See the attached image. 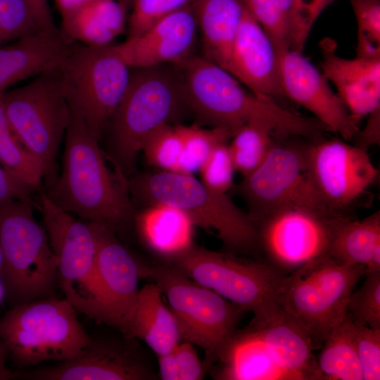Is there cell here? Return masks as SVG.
I'll list each match as a JSON object with an SVG mask.
<instances>
[{
	"mask_svg": "<svg viewBox=\"0 0 380 380\" xmlns=\"http://www.w3.org/2000/svg\"><path fill=\"white\" fill-rule=\"evenodd\" d=\"M327 255L342 263L362 265L367 272L380 271L379 210L362 220L351 217L337 229Z\"/></svg>",
	"mask_w": 380,
	"mask_h": 380,
	"instance_id": "83f0119b",
	"label": "cell"
},
{
	"mask_svg": "<svg viewBox=\"0 0 380 380\" xmlns=\"http://www.w3.org/2000/svg\"><path fill=\"white\" fill-rule=\"evenodd\" d=\"M228 71L255 94L274 100L284 96L279 51L246 8L232 47Z\"/></svg>",
	"mask_w": 380,
	"mask_h": 380,
	"instance_id": "44dd1931",
	"label": "cell"
},
{
	"mask_svg": "<svg viewBox=\"0 0 380 380\" xmlns=\"http://www.w3.org/2000/svg\"><path fill=\"white\" fill-rule=\"evenodd\" d=\"M283 95L310 111L329 132L353 141L360 129L329 80L303 52L286 49L279 52Z\"/></svg>",
	"mask_w": 380,
	"mask_h": 380,
	"instance_id": "ac0fdd59",
	"label": "cell"
},
{
	"mask_svg": "<svg viewBox=\"0 0 380 380\" xmlns=\"http://www.w3.org/2000/svg\"><path fill=\"white\" fill-rule=\"evenodd\" d=\"M365 272L327 254L285 275L275 300L318 349L346 315L349 297Z\"/></svg>",
	"mask_w": 380,
	"mask_h": 380,
	"instance_id": "52a82bcc",
	"label": "cell"
},
{
	"mask_svg": "<svg viewBox=\"0 0 380 380\" xmlns=\"http://www.w3.org/2000/svg\"><path fill=\"white\" fill-rule=\"evenodd\" d=\"M365 275L362 286L349 297L347 313L355 324L380 329V271Z\"/></svg>",
	"mask_w": 380,
	"mask_h": 380,
	"instance_id": "d590c367",
	"label": "cell"
},
{
	"mask_svg": "<svg viewBox=\"0 0 380 380\" xmlns=\"http://www.w3.org/2000/svg\"><path fill=\"white\" fill-rule=\"evenodd\" d=\"M161 295L156 283L139 289L129 328V336L143 341L157 356L172 351L182 341L176 319Z\"/></svg>",
	"mask_w": 380,
	"mask_h": 380,
	"instance_id": "484cf974",
	"label": "cell"
},
{
	"mask_svg": "<svg viewBox=\"0 0 380 380\" xmlns=\"http://www.w3.org/2000/svg\"><path fill=\"white\" fill-rule=\"evenodd\" d=\"M134 222L141 241L167 263L194 245L195 225L185 213L173 205H146L136 215Z\"/></svg>",
	"mask_w": 380,
	"mask_h": 380,
	"instance_id": "cb8c5ba5",
	"label": "cell"
},
{
	"mask_svg": "<svg viewBox=\"0 0 380 380\" xmlns=\"http://www.w3.org/2000/svg\"><path fill=\"white\" fill-rule=\"evenodd\" d=\"M92 224L97 240L96 279L101 323L129 336L145 265L118 239L112 229L102 224Z\"/></svg>",
	"mask_w": 380,
	"mask_h": 380,
	"instance_id": "2e32d148",
	"label": "cell"
},
{
	"mask_svg": "<svg viewBox=\"0 0 380 380\" xmlns=\"http://www.w3.org/2000/svg\"><path fill=\"white\" fill-rule=\"evenodd\" d=\"M235 172L227 143L216 146L198 171L204 185L223 194L233 187Z\"/></svg>",
	"mask_w": 380,
	"mask_h": 380,
	"instance_id": "74e56055",
	"label": "cell"
},
{
	"mask_svg": "<svg viewBox=\"0 0 380 380\" xmlns=\"http://www.w3.org/2000/svg\"><path fill=\"white\" fill-rule=\"evenodd\" d=\"M336 48L333 39L321 41V71L350 114L361 121L380 111V57L345 58L336 53Z\"/></svg>",
	"mask_w": 380,
	"mask_h": 380,
	"instance_id": "7402d4cb",
	"label": "cell"
},
{
	"mask_svg": "<svg viewBox=\"0 0 380 380\" xmlns=\"http://www.w3.org/2000/svg\"><path fill=\"white\" fill-rule=\"evenodd\" d=\"M317 366L323 380H363L354 324L348 313L323 342Z\"/></svg>",
	"mask_w": 380,
	"mask_h": 380,
	"instance_id": "f1b7e54d",
	"label": "cell"
},
{
	"mask_svg": "<svg viewBox=\"0 0 380 380\" xmlns=\"http://www.w3.org/2000/svg\"><path fill=\"white\" fill-rule=\"evenodd\" d=\"M34 191V189L11 175L0 164V202L30 198Z\"/></svg>",
	"mask_w": 380,
	"mask_h": 380,
	"instance_id": "7bdbcfd3",
	"label": "cell"
},
{
	"mask_svg": "<svg viewBox=\"0 0 380 380\" xmlns=\"http://www.w3.org/2000/svg\"><path fill=\"white\" fill-rule=\"evenodd\" d=\"M228 144L236 172L243 177L262 162L277 138L267 125L251 121L239 127Z\"/></svg>",
	"mask_w": 380,
	"mask_h": 380,
	"instance_id": "4dcf8cb0",
	"label": "cell"
},
{
	"mask_svg": "<svg viewBox=\"0 0 380 380\" xmlns=\"http://www.w3.org/2000/svg\"><path fill=\"white\" fill-rule=\"evenodd\" d=\"M123 4H125L127 8L132 6V2L134 0H118Z\"/></svg>",
	"mask_w": 380,
	"mask_h": 380,
	"instance_id": "c3c4849f",
	"label": "cell"
},
{
	"mask_svg": "<svg viewBox=\"0 0 380 380\" xmlns=\"http://www.w3.org/2000/svg\"><path fill=\"white\" fill-rule=\"evenodd\" d=\"M248 326L283 379L323 380L310 338L276 300L254 314Z\"/></svg>",
	"mask_w": 380,
	"mask_h": 380,
	"instance_id": "d6986e66",
	"label": "cell"
},
{
	"mask_svg": "<svg viewBox=\"0 0 380 380\" xmlns=\"http://www.w3.org/2000/svg\"><path fill=\"white\" fill-rule=\"evenodd\" d=\"M198 26L191 5L163 17L139 35L127 37L116 49L131 68L173 63L191 56Z\"/></svg>",
	"mask_w": 380,
	"mask_h": 380,
	"instance_id": "ffe728a7",
	"label": "cell"
},
{
	"mask_svg": "<svg viewBox=\"0 0 380 380\" xmlns=\"http://www.w3.org/2000/svg\"><path fill=\"white\" fill-rule=\"evenodd\" d=\"M280 52L290 49L293 0H240Z\"/></svg>",
	"mask_w": 380,
	"mask_h": 380,
	"instance_id": "836d02e7",
	"label": "cell"
},
{
	"mask_svg": "<svg viewBox=\"0 0 380 380\" xmlns=\"http://www.w3.org/2000/svg\"><path fill=\"white\" fill-rule=\"evenodd\" d=\"M354 329L363 380H379L380 329L354 324Z\"/></svg>",
	"mask_w": 380,
	"mask_h": 380,
	"instance_id": "60d3db41",
	"label": "cell"
},
{
	"mask_svg": "<svg viewBox=\"0 0 380 380\" xmlns=\"http://www.w3.org/2000/svg\"><path fill=\"white\" fill-rule=\"evenodd\" d=\"M61 18L95 0H54Z\"/></svg>",
	"mask_w": 380,
	"mask_h": 380,
	"instance_id": "bcb514c9",
	"label": "cell"
},
{
	"mask_svg": "<svg viewBox=\"0 0 380 380\" xmlns=\"http://www.w3.org/2000/svg\"><path fill=\"white\" fill-rule=\"evenodd\" d=\"M127 9L118 0H95L62 18L61 29L82 44L108 46L124 32Z\"/></svg>",
	"mask_w": 380,
	"mask_h": 380,
	"instance_id": "4316f807",
	"label": "cell"
},
{
	"mask_svg": "<svg viewBox=\"0 0 380 380\" xmlns=\"http://www.w3.org/2000/svg\"><path fill=\"white\" fill-rule=\"evenodd\" d=\"M174 353L177 360L179 380H201L205 376L208 367L199 359L194 345L184 341L179 343Z\"/></svg>",
	"mask_w": 380,
	"mask_h": 380,
	"instance_id": "b9f144b4",
	"label": "cell"
},
{
	"mask_svg": "<svg viewBox=\"0 0 380 380\" xmlns=\"http://www.w3.org/2000/svg\"><path fill=\"white\" fill-rule=\"evenodd\" d=\"M43 10L49 11L46 0H30Z\"/></svg>",
	"mask_w": 380,
	"mask_h": 380,
	"instance_id": "7dc6e473",
	"label": "cell"
},
{
	"mask_svg": "<svg viewBox=\"0 0 380 380\" xmlns=\"http://www.w3.org/2000/svg\"><path fill=\"white\" fill-rule=\"evenodd\" d=\"M58 72L70 111L100 139L125 93L131 68L115 44L91 46L75 41Z\"/></svg>",
	"mask_w": 380,
	"mask_h": 380,
	"instance_id": "ba28073f",
	"label": "cell"
},
{
	"mask_svg": "<svg viewBox=\"0 0 380 380\" xmlns=\"http://www.w3.org/2000/svg\"><path fill=\"white\" fill-rule=\"evenodd\" d=\"M186 105L181 75L165 65L131 68L125 93L107 127H110L117 167L132 172L148 136L171 124Z\"/></svg>",
	"mask_w": 380,
	"mask_h": 380,
	"instance_id": "277c9868",
	"label": "cell"
},
{
	"mask_svg": "<svg viewBox=\"0 0 380 380\" xmlns=\"http://www.w3.org/2000/svg\"><path fill=\"white\" fill-rule=\"evenodd\" d=\"M55 26L50 11L30 0H0V47Z\"/></svg>",
	"mask_w": 380,
	"mask_h": 380,
	"instance_id": "f546056e",
	"label": "cell"
},
{
	"mask_svg": "<svg viewBox=\"0 0 380 380\" xmlns=\"http://www.w3.org/2000/svg\"><path fill=\"white\" fill-rule=\"evenodd\" d=\"M1 263H2V253H1V246H0V268L1 266Z\"/></svg>",
	"mask_w": 380,
	"mask_h": 380,
	"instance_id": "f907efd6",
	"label": "cell"
},
{
	"mask_svg": "<svg viewBox=\"0 0 380 380\" xmlns=\"http://www.w3.org/2000/svg\"><path fill=\"white\" fill-rule=\"evenodd\" d=\"M182 144L175 125H165L144 141L141 152L147 163L158 170L177 172Z\"/></svg>",
	"mask_w": 380,
	"mask_h": 380,
	"instance_id": "e575fe53",
	"label": "cell"
},
{
	"mask_svg": "<svg viewBox=\"0 0 380 380\" xmlns=\"http://www.w3.org/2000/svg\"><path fill=\"white\" fill-rule=\"evenodd\" d=\"M70 115L61 175L46 193L65 211L115 232L133 215L127 181L119 169L113 173L108 167L99 139L82 118Z\"/></svg>",
	"mask_w": 380,
	"mask_h": 380,
	"instance_id": "7a4b0ae2",
	"label": "cell"
},
{
	"mask_svg": "<svg viewBox=\"0 0 380 380\" xmlns=\"http://www.w3.org/2000/svg\"><path fill=\"white\" fill-rule=\"evenodd\" d=\"M350 217L319 205L291 203L270 210L252 222L262 261L287 275L327 255L337 229Z\"/></svg>",
	"mask_w": 380,
	"mask_h": 380,
	"instance_id": "30bf717a",
	"label": "cell"
},
{
	"mask_svg": "<svg viewBox=\"0 0 380 380\" xmlns=\"http://www.w3.org/2000/svg\"><path fill=\"white\" fill-rule=\"evenodd\" d=\"M357 25L356 56L380 57V0H349Z\"/></svg>",
	"mask_w": 380,
	"mask_h": 380,
	"instance_id": "8d00e7d4",
	"label": "cell"
},
{
	"mask_svg": "<svg viewBox=\"0 0 380 380\" xmlns=\"http://www.w3.org/2000/svg\"><path fill=\"white\" fill-rule=\"evenodd\" d=\"M129 191L146 205L166 203L182 210L208 232H215L224 245L237 252L257 249L255 228L227 194L213 191L194 175L156 170L127 182Z\"/></svg>",
	"mask_w": 380,
	"mask_h": 380,
	"instance_id": "5b68a950",
	"label": "cell"
},
{
	"mask_svg": "<svg viewBox=\"0 0 380 380\" xmlns=\"http://www.w3.org/2000/svg\"><path fill=\"white\" fill-rule=\"evenodd\" d=\"M167 264L253 315L275 300L285 276L262 260H246L195 245Z\"/></svg>",
	"mask_w": 380,
	"mask_h": 380,
	"instance_id": "4fadbf2b",
	"label": "cell"
},
{
	"mask_svg": "<svg viewBox=\"0 0 380 380\" xmlns=\"http://www.w3.org/2000/svg\"><path fill=\"white\" fill-rule=\"evenodd\" d=\"M76 312L65 298L53 296L10 308L0 317V341L12 363L28 368L77 355L91 336Z\"/></svg>",
	"mask_w": 380,
	"mask_h": 380,
	"instance_id": "8992f818",
	"label": "cell"
},
{
	"mask_svg": "<svg viewBox=\"0 0 380 380\" xmlns=\"http://www.w3.org/2000/svg\"><path fill=\"white\" fill-rule=\"evenodd\" d=\"M159 375L163 380H179L178 365L174 350L158 355Z\"/></svg>",
	"mask_w": 380,
	"mask_h": 380,
	"instance_id": "ee69618b",
	"label": "cell"
},
{
	"mask_svg": "<svg viewBox=\"0 0 380 380\" xmlns=\"http://www.w3.org/2000/svg\"><path fill=\"white\" fill-rule=\"evenodd\" d=\"M205 57L228 71L232 47L245 12L240 0H193Z\"/></svg>",
	"mask_w": 380,
	"mask_h": 380,
	"instance_id": "d4e9b609",
	"label": "cell"
},
{
	"mask_svg": "<svg viewBox=\"0 0 380 380\" xmlns=\"http://www.w3.org/2000/svg\"><path fill=\"white\" fill-rule=\"evenodd\" d=\"M179 134L182 150L177 172L194 175L218 145L227 143L233 133L227 129L196 125H175Z\"/></svg>",
	"mask_w": 380,
	"mask_h": 380,
	"instance_id": "d6a6232c",
	"label": "cell"
},
{
	"mask_svg": "<svg viewBox=\"0 0 380 380\" xmlns=\"http://www.w3.org/2000/svg\"><path fill=\"white\" fill-rule=\"evenodd\" d=\"M193 0H134L128 20V37L140 34L163 17L186 6Z\"/></svg>",
	"mask_w": 380,
	"mask_h": 380,
	"instance_id": "f35d334b",
	"label": "cell"
},
{
	"mask_svg": "<svg viewBox=\"0 0 380 380\" xmlns=\"http://www.w3.org/2000/svg\"><path fill=\"white\" fill-rule=\"evenodd\" d=\"M334 1L293 0L290 49L303 52L315 22Z\"/></svg>",
	"mask_w": 380,
	"mask_h": 380,
	"instance_id": "ab89813d",
	"label": "cell"
},
{
	"mask_svg": "<svg viewBox=\"0 0 380 380\" xmlns=\"http://www.w3.org/2000/svg\"><path fill=\"white\" fill-rule=\"evenodd\" d=\"M144 277L156 281L168 300L182 340L202 348L210 368L237 331L246 312L215 291L167 264L145 265Z\"/></svg>",
	"mask_w": 380,
	"mask_h": 380,
	"instance_id": "9c48e42d",
	"label": "cell"
},
{
	"mask_svg": "<svg viewBox=\"0 0 380 380\" xmlns=\"http://www.w3.org/2000/svg\"><path fill=\"white\" fill-rule=\"evenodd\" d=\"M180 68L186 106L210 127L234 133L251 121L268 125L277 139L315 138L320 125L275 100L246 90L229 71L206 57L191 56Z\"/></svg>",
	"mask_w": 380,
	"mask_h": 380,
	"instance_id": "6da1fadb",
	"label": "cell"
},
{
	"mask_svg": "<svg viewBox=\"0 0 380 380\" xmlns=\"http://www.w3.org/2000/svg\"><path fill=\"white\" fill-rule=\"evenodd\" d=\"M135 338H92L71 360L34 368L21 377L31 380H151L156 375Z\"/></svg>",
	"mask_w": 380,
	"mask_h": 380,
	"instance_id": "e0dca14e",
	"label": "cell"
},
{
	"mask_svg": "<svg viewBox=\"0 0 380 380\" xmlns=\"http://www.w3.org/2000/svg\"><path fill=\"white\" fill-rule=\"evenodd\" d=\"M310 182L322 203L343 215L376 181L379 170L367 150L339 139L310 141L306 152Z\"/></svg>",
	"mask_w": 380,
	"mask_h": 380,
	"instance_id": "5bb4252c",
	"label": "cell"
},
{
	"mask_svg": "<svg viewBox=\"0 0 380 380\" xmlns=\"http://www.w3.org/2000/svg\"><path fill=\"white\" fill-rule=\"evenodd\" d=\"M58 68L2 94L3 106L13 131L42 165L44 179L49 186L56 179V158L71 117Z\"/></svg>",
	"mask_w": 380,
	"mask_h": 380,
	"instance_id": "8fae6325",
	"label": "cell"
},
{
	"mask_svg": "<svg viewBox=\"0 0 380 380\" xmlns=\"http://www.w3.org/2000/svg\"><path fill=\"white\" fill-rule=\"evenodd\" d=\"M2 94H0V164L11 175L36 190L44 179L43 168L13 131L3 106Z\"/></svg>",
	"mask_w": 380,
	"mask_h": 380,
	"instance_id": "1f68e13d",
	"label": "cell"
},
{
	"mask_svg": "<svg viewBox=\"0 0 380 380\" xmlns=\"http://www.w3.org/2000/svg\"><path fill=\"white\" fill-rule=\"evenodd\" d=\"M286 139H276L262 162L238 186L251 220L291 203L325 206L308 174L306 152L310 141L303 145L286 142Z\"/></svg>",
	"mask_w": 380,
	"mask_h": 380,
	"instance_id": "9a60e30c",
	"label": "cell"
},
{
	"mask_svg": "<svg viewBox=\"0 0 380 380\" xmlns=\"http://www.w3.org/2000/svg\"><path fill=\"white\" fill-rule=\"evenodd\" d=\"M0 284L8 308L53 296L57 260L31 198L0 202Z\"/></svg>",
	"mask_w": 380,
	"mask_h": 380,
	"instance_id": "3957f363",
	"label": "cell"
},
{
	"mask_svg": "<svg viewBox=\"0 0 380 380\" xmlns=\"http://www.w3.org/2000/svg\"><path fill=\"white\" fill-rule=\"evenodd\" d=\"M74 40L56 26L0 47V94L12 84L58 68Z\"/></svg>",
	"mask_w": 380,
	"mask_h": 380,
	"instance_id": "603a6c76",
	"label": "cell"
},
{
	"mask_svg": "<svg viewBox=\"0 0 380 380\" xmlns=\"http://www.w3.org/2000/svg\"><path fill=\"white\" fill-rule=\"evenodd\" d=\"M0 302H3V291L0 284Z\"/></svg>",
	"mask_w": 380,
	"mask_h": 380,
	"instance_id": "681fc988",
	"label": "cell"
},
{
	"mask_svg": "<svg viewBox=\"0 0 380 380\" xmlns=\"http://www.w3.org/2000/svg\"><path fill=\"white\" fill-rule=\"evenodd\" d=\"M8 359V350L5 344L0 341V380H11L21 377L20 374L7 367L6 364Z\"/></svg>",
	"mask_w": 380,
	"mask_h": 380,
	"instance_id": "f6af8a7d",
	"label": "cell"
},
{
	"mask_svg": "<svg viewBox=\"0 0 380 380\" xmlns=\"http://www.w3.org/2000/svg\"><path fill=\"white\" fill-rule=\"evenodd\" d=\"M38 207L57 260L58 287L77 311L101 323L92 223L75 220L46 192L40 194Z\"/></svg>",
	"mask_w": 380,
	"mask_h": 380,
	"instance_id": "7c38bea8",
	"label": "cell"
}]
</instances>
